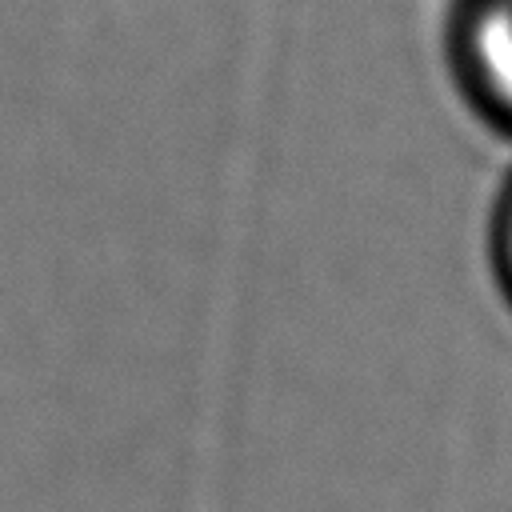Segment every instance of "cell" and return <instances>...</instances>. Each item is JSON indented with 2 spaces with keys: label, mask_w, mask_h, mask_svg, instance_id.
I'll return each instance as SVG.
<instances>
[{
  "label": "cell",
  "mask_w": 512,
  "mask_h": 512,
  "mask_svg": "<svg viewBox=\"0 0 512 512\" xmlns=\"http://www.w3.org/2000/svg\"><path fill=\"white\" fill-rule=\"evenodd\" d=\"M460 60L476 96L512 120V0H464Z\"/></svg>",
  "instance_id": "1"
},
{
  "label": "cell",
  "mask_w": 512,
  "mask_h": 512,
  "mask_svg": "<svg viewBox=\"0 0 512 512\" xmlns=\"http://www.w3.org/2000/svg\"><path fill=\"white\" fill-rule=\"evenodd\" d=\"M500 268H504V280L512 288V192H508V204L500 216Z\"/></svg>",
  "instance_id": "2"
}]
</instances>
